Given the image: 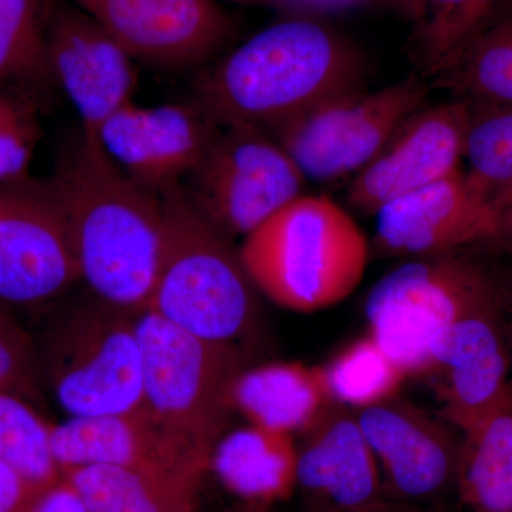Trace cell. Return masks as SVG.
Returning <instances> with one entry per match:
<instances>
[{"label":"cell","instance_id":"6da1fadb","mask_svg":"<svg viewBox=\"0 0 512 512\" xmlns=\"http://www.w3.org/2000/svg\"><path fill=\"white\" fill-rule=\"evenodd\" d=\"M45 184L62 211L80 279L100 301L144 311L163 238L160 195L131 180L99 143L83 136Z\"/></svg>","mask_w":512,"mask_h":512},{"label":"cell","instance_id":"7a4b0ae2","mask_svg":"<svg viewBox=\"0 0 512 512\" xmlns=\"http://www.w3.org/2000/svg\"><path fill=\"white\" fill-rule=\"evenodd\" d=\"M365 74V57L348 37L315 20H282L202 72L195 103L221 127L268 131L362 89Z\"/></svg>","mask_w":512,"mask_h":512},{"label":"cell","instance_id":"3957f363","mask_svg":"<svg viewBox=\"0 0 512 512\" xmlns=\"http://www.w3.org/2000/svg\"><path fill=\"white\" fill-rule=\"evenodd\" d=\"M239 256L256 291L281 308L312 313L345 301L365 278L370 247L345 208L299 195L244 237Z\"/></svg>","mask_w":512,"mask_h":512},{"label":"cell","instance_id":"277c9868","mask_svg":"<svg viewBox=\"0 0 512 512\" xmlns=\"http://www.w3.org/2000/svg\"><path fill=\"white\" fill-rule=\"evenodd\" d=\"M160 197L163 238L146 309L198 338L237 345L258 311V291L239 249L198 211L183 185Z\"/></svg>","mask_w":512,"mask_h":512},{"label":"cell","instance_id":"5b68a950","mask_svg":"<svg viewBox=\"0 0 512 512\" xmlns=\"http://www.w3.org/2000/svg\"><path fill=\"white\" fill-rule=\"evenodd\" d=\"M500 301L491 276L454 252L419 256L383 276L367 295L369 335L407 377H431L447 330Z\"/></svg>","mask_w":512,"mask_h":512},{"label":"cell","instance_id":"8992f818","mask_svg":"<svg viewBox=\"0 0 512 512\" xmlns=\"http://www.w3.org/2000/svg\"><path fill=\"white\" fill-rule=\"evenodd\" d=\"M136 328L144 416L211 456L244 372L237 345L198 338L148 309L137 313Z\"/></svg>","mask_w":512,"mask_h":512},{"label":"cell","instance_id":"52a82bcc","mask_svg":"<svg viewBox=\"0 0 512 512\" xmlns=\"http://www.w3.org/2000/svg\"><path fill=\"white\" fill-rule=\"evenodd\" d=\"M136 315L97 299L47 332L39 352L43 377L70 417L143 412Z\"/></svg>","mask_w":512,"mask_h":512},{"label":"cell","instance_id":"ba28073f","mask_svg":"<svg viewBox=\"0 0 512 512\" xmlns=\"http://www.w3.org/2000/svg\"><path fill=\"white\" fill-rule=\"evenodd\" d=\"M429 92L423 77H409L375 92L362 87L322 101L268 133L306 181L333 184L352 180L396 131L426 106Z\"/></svg>","mask_w":512,"mask_h":512},{"label":"cell","instance_id":"9c48e42d","mask_svg":"<svg viewBox=\"0 0 512 512\" xmlns=\"http://www.w3.org/2000/svg\"><path fill=\"white\" fill-rule=\"evenodd\" d=\"M306 178L264 128L222 127L183 187L192 204L229 238L247 237L303 194Z\"/></svg>","mask_w":512,"mask_h":512},{"label":"cell","instance_id":"30bf717a","mask_svg":"<svg viewBox=\"0 0 512 512\" xmlns=\"http://www.w3.org/2000/svg\"><path fill=\"white\" fill-rule=\"evenodd\" d=\"M79 279L66 222L45 180L0 187V299L40 305Z\"/></svg>","mask_w":512,"mask_h":512},{"label":"cell","instance_id":"8fae6325","mask_svg":"<svg viewBox=\"0 0 512 512\" xmlns=\"http://www.w3.org/2000/svg\"><path fill=\"white\" fill-rule=\"evenodd\" d=\"M109 33L134 62L201 66L228 42L232 23L215 0H67Z\"/></svg>","mask_w":512,"mask_h":512},{"label":"cell","instance_id":"7c38bea8","mask_svg":"<svg viewBox=\"0 0 512 512\" xmlns=\"http://www.w3.org/2000/svg\"><path fill=\"white\" fill-rule=\"evenodd\" d=\"M221 126L200 104H126L97 141L131 180L157 195L180 187L208 153Z\"/></svg>","mask_w":512,"mask_h":512},{"label":"cell","instance_id":"4fadbf2b","mask_svg":"<svg viewBox=\"0 0 512 512\" xmlns=\"http://www.w3.org/2000/svg\"><path fill=\"white\" fill-rule=\"evenodd\" d=\"M468 123L467 100L421 107L350 180L349 204L375 215L396 198L460 171Z\"/></svg>","mask_w":512,"mask_h":512},{"label":"cell","instance_id":"5bb4252c","mask_svg":"<svg viewBox=\"0 0 512 512\" xmlns=\"http://www.w3.org/2000/svg\"><path fill=\"white\" fill-rule=\"evenodd\" d=\"M60 471L79 466H114L167 483L198 487L211 456L153 423L144 413L70 417L50 431Z\"/></svg>","mask_w":512,"mask_h":512},{"label":"cell","instance_id":"9a60e30c","mask_svg":"<svg viewBox=\"0 0 512 512\" xmlns=\"http://www.w3.org/2000/svg\"><path fill=\"white\" fill-rule=\"evenodd\" d=\"M47 53L57 90L79 114L82 136L99 143L101 126L134 101V60L89 15L67 0H57Z\"/></svg>","mask_w":512,"mask_h":512},{"label":"cell","instance_id":"2e32d148","mask_svg":"<svg viewBox=\"0 0 512 512\" xmlns=\"http://www.w3.org/2000/svg\"><path fill=\"white\" fill-rule=\"evenodd\" d=\"M375 215L376 248L412 258L495 239L500 224L493 202L461 170L396 198Z\"/></svg>","mask_w":512,"mask_h":512},{"label":"cell","instance_id":"e0dca14e","mask_svg":"<svg viewBox=\"0 0 512 512\" xmlns=\"http://www.w3.org/2000/svg\"><path fill=\"white\" fill-rule=\"evenodd\" d=\"M390 497L427 501L456 487L461 440L450 423L399 397L357 410Z\"/></svg>","mask_w":512,"mask_h":512},{"label":"cell","instance_id":"ac0fdd59","mask_svg":"<svg viewBox=\"0 0 512 512\" xmlns=\"http://www.w3.org/2000/svg\"><path fill=\"white\" fill-rule=\"evenodd\" d=\"M298 488L325 512H386L382 473L355 410L333 402L298 447Z\"/></svg>","mask_w":512,"mask_h":512},{"label":"cell","instance_id":"d6986e66","mask_svg":"<svg viewBox=\"0 0 512 512\" xmlns=\"http://www.w3.org/2000/svg\"><path fill=\"white\" fill-rule=\"evenodd\" d=\"M510 355L501 328L500 301L488 303L454 323L436 353L444 416L466 433L500 402Z\"/></svg>","mask_w":512,"mask_h":512},{"label":"cell","instance_id":"ffe728a7","mask_svg":"<svg viewBox=\"0 0 512 512\" xmlns=\"http://www.w3.org/2000/svg\"><path fill=\"white\" fill-rule=\"evenodd\" d=\"M231 402L254 426L305 434L333 404L325 367L271 363L244 370Z\"/></svg>","mask_w":512,"mask_h":512},{"label":"cell","instance_id":"44dd1931","mask_svg":"<svg viewBox=\"0 0 512 512\" xmlns=\"http://www.w3.org/2000/svg\"><path fill=\"white\" fill-rule=\"evenodd\" d=\"M210 467L231 493L258 511L298 488V446L292 434L254 424L221 437Z\"/></svg>","mask_w":512,"mask_h":512},{"label":"cell","instance_id":"7402d4cb","mask_svg":"<svg viewBox=\"0 0 512 512\" xmlns=\"http://www.w3.org/2000/svg\"><path fill=\"white\" fill-rule=\"evenodd\" d=\"M456 488L473 512H512V386L464 433Z\"/></svg>","mask_w":512,"mask_h":512},{"label":"cell","instance_id":"603a6c76","mask_svg":"<svg viewBox=\"0 0 512 512\" xmlns=\"http://www.w3.org/2000/svg\"><path fill=\"white\" fill-rule=\"evenodd\" d=\"M57 0H0V86L16 87L43 104L57 90L47 53Z\"/></svg>","mask_w":512,"mask_h":512},{"label":"cell","instance_id":"cb8c5ba5","mask_svg":"<svg viewBox=\"0 0 512 512\" xmlns=\"http://www.w3.org/2000/svg\"><path fill=\"white\" fill-rule=\"evenodd\" d=\"M437 86L471 103L512 107V5L497 16L439 74Z\"/></svg>","mask_w":512,"mask_h":512},{"label":"cell","instance_id":"d4e9b609","mask_svg":"<svg viewBox=\"0 0 512 512\" xmlns=\"http://www.w3.org/2000/svg\"><path fill=\"white\" fill-rule=\"evenodd\" d=\"M62 476L89 512H183L197 487L167 483L114 466L64 468Z\"/></svg>","mask_w":512,"mask_h":512},{"label":"cell","instance_id":"484cf974","mask_svg":"<svg viewBox=\"0 0 512 512\" xmlns=\"http://www.w3.org/2000/svg\"><path fill=\"white\" fill-rule=\"evenodd\" d=\"M510 0H423L414 25L413 55L433 79Z\"/></svg>","mask_w":512,"mask_h":512},{"label":"cell","instance_id":"4316f807","mask_svg":"<svg viewBox=\"0 0 512 512\" xmlns=\"http://www.w3.org/2000/svg\"><path fill=\"white\" fill-rule=\"evenodd\" d=\"M468 103L466 174L501 214L512 202V107Z\"/></svg>","mask_w":512,"mask_h":512},{"label":"cell","instance_id":"83f0119b","mask_svg":"<svg viewBox=\"0 0 512 512\" xmlns=\"http://www.w3.org/2000/svg\"><path fill=\"white\" fill-rule=\"evenodd\" d=\"M325 370L333 402L355 412L394 399L407 379L370 335L346 346Z\"/></svg>","mask_w":512,"mask_h":512},{"label":"cell","instance_id":"f1b7e54d","mask_svg":"<svg viewBox=\"0 0 512 512\" xmlns=\"http://www.w3.org/2000/svg\"><path fill=\"white\" fill-rule=\"evenodd\" d=\"M50 431L52 424L35 406L0 392V461L42 485H52L63 478L53 458Z\"/></svg>","mask_w":512,"mask_h":512},{"label":"cell","instance_id":"f546056e","mask_svg":"<svg viewBox=\"0 0 512 512\" xmlns=\"http://www.w3.org/2000/svg\"><path fill=\"white\" fill-rule=\"evenodd\" d=\"M43 106L25 90L0 86V187L30 180V164L42 138Z\"/></svg>","mask_w":512,"mask_h":512},{"label":"cell","instance_id":"4dcf8cb0","mask_svg":"<svg viewBox=\"0 0 512 512\" xmlns=\"http://www.w3.org/2000/svg\"><path fill=\"white\" fill-rule=\"evenodd\" d=\"M39 352L9 305L0 299V392L13 394L35 406L43 403Z\"/></svg>","mask_w":512,"mask_h":512},{"label":"cell","instance_id":"1f68e13d","mask_svg":"<svg viewBox=\"0 0 512 512\" xmlns=\"http://www.w3.org/2000/svg\"><path fill=\"white\" fill-rule=\"evenodd\" d=\"M47 487L0 461V512H28Z\"/></svg>","mask_w":512,"mask_h":512},{"label":"cell","instance_id":"d6a6232c","mask_svg":"<svg viewBox=\"0 0 512 512\" xmlns=\"http://www.w3.org/2000/svg\"><path fill=\"white\" fill-rule=\"evenodd\" d=\"M28 512H89L82 498L64 478L47 487Z\"/></svg>","mask_w":512,"mask_h":512},{"label":"cell","instance_id":"836d02e7","mask_svg":"<svg viewBox=\"0 0 512 512\" xmlns=\"http://www.w3.org/2000/svg\"><path fill=\"white\" fill-rule=\"evenodd\" d=\"M367 2L383 3V5L393 6L404 13L412 22H416L419 18L421 10V2L423 0H367Z\"/></svg>","mask_w":512,"mask_h":512},{"label":"cell","instance_id":"e575fe53","mask_svg":"<svg viewBox=\"0 0 512 512\" xmlns=\"http://www.w3.org/2000/svg\"><path fill=\"white\" fill-rule=\"evenodd\" d=\"M512 239V202L500 214L497 238Z\"/></svg>","mask_w":512,"mask_h":512},{"label":"cell","instance_id":"d590c367","mask_svg":"<svg viewBox=\"0 0 512 512\" xmlns=\"http://www.w3.org/2000/svg\"><path fill=\"white\" fill-rule=\"evenodd\" d=\"M227 512H264V511L254 510V508H249V507H247V505H245V507L238 508V510H231V511H227Z\"/></svg>","mask_w":512,"mask_h":512},{"label":"cell","instance_id":"8d00e7d4","mask_svg":"<svg viewBox=\"0 0 512 512\" xmlns=\"http://www.w3.org/2000/svg\"><path fill=\"white\" fill-rule=\"evenodd\" d=\"M386 512H421L419 510H410V508H390L389 511Z\"/></svg>","mask_w":512,"mask_h":512},{"label":"cell","instance_id":"74e56055","mask_svg":"<svg viewBox=\"0 0 512 512\" xmlns=\"http://www.w3.org/2000/svg\"><path fill=\"white\" fill-rule=\"evenodd\" d=\"M229 2H235V3H255V2H264V0H229Z\"/></svg>","mask_w":512,"mask_h":512},{"label":"cell","instance_id":"f35d334b","mask_svg":"<svg viewBox=\"0 0 512 512\" xmlns=\"http://www.w3.org/2000/svg\"><path fill=\"white\" fill-rule=\"evenodd\" d=\"M183 512H197L195 511V507L187 508V510H184Z\"/></svg>","mask_w":512,"mask_h":512}]
</instances>
